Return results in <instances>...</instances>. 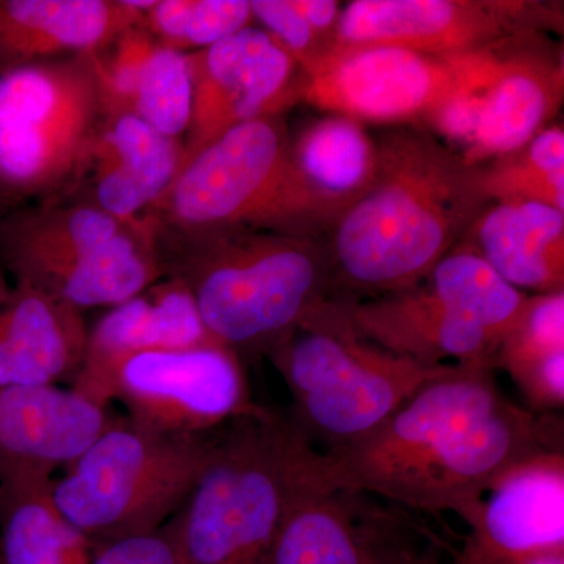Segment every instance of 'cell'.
Listing matches in <instances>:
<instances>
[{
  "instance_id": "1",
  "label": "cell",
  "mask_w": 564,
  "mask_h": 564,
  "mask_svg": "<svg viewBox=\"0 0 564 564\" xmlns=\"http://www.w3.org/2000/svg\"><path fill=\"white\" fill-rule=\"evenodd\" d=\"M494 372L455 364L372 433L322 454L326 484L464 518L508 467L563 448L562 423L508 400Z\"/></svg>"
},
{
  "instance_id": "2",
  "label": "cell",
  "mask_w": 564,
  "mask_h": 564,
  "mask_svg": "<svg viewBox=\"0 0 564 564\" xmlns=\"http://www.w3.org/2000/svg\"><path fill=\"white\" fill-rule=\"evenodd\" d=\"M369 191L326 234L329 296L400 292L425 280L488 206L481 165L432 132L399 128L377 140Z\"/></svg>"
},
{
  "instance_id": "3",
  "label": "cell",
  "mask_w": 564,
  "mask_h": 564,
  "mask_svg": "<svg viewBox=\"0 0 564 564\" xmlns=\"http://www.w3.org/2000/svg\"><path fill=\"white\" fill-rule=\"evenodd\" d=\"M150 226L163 276L185 285L212 336L240 358L269 355L329 296L332 274L322 240L252 229Z\"/></svg>"
},
{
  "instance_id": "4",
  "label": "cell",
  "mask_w": 564,
  "mask_h": 564,
  "mask_svg": "<svg viewBox=\"0 0 564 564\" xmlns=\"http://www.w3.org/2000/svg\"><path fill=\"white\" fill-rule=\"evenodd\" d=\"M143 218L181 231L252 229L318 240L334 225L296 166L281 115L243 122L212 141Z\"/></svg>"
},
{
  "instance_id": "5",
  "label": "cell",
  "mask_w": 564,
  "mask_h": 564,
  "mask_svg": "<svg viewBox=\"0 0 564 564\" xmlns=\"http://www.w3.org/2000/svg\"><path fill=\"white\" fill-rule=\"evenodd\" d=\"M295 403L292 421L332 448L372 433L423 386L455 364L426 366L384 350L352 328L339 299L328 296L269 352Z\"/></svg>"
},
{
  "instance_id": "6",
  "label": "cell",
  "mask_w": 564,
  "mask_h": 564,
  "mask_svg": "<svg viewBox=\"0 0 564 564\" xmlns=\"http://www.w3.org/2000/svg\"><path fill=\"white\" fill-rule=\"evenodd\" d=\"M317 448L293 421L261 410L232 422L177 513L187 564H263Z\"/></svg>"
},
{
  "instance_id": "7",
  "label": "cell",
  "mask_w": 564,
  "mask_h": 564,
  "mask_svg": "<svg viewBox=\"0 0 564 564\" xmlns=\"http://www.w3.org/2000/svg\"><path fill=\"white\" fill-rule=\"evenodd\" d=\"M0 269L79 311L117 306L163 278L150 225L95 204H25L0 217Z\"/></svg>"
},
{
  "instance_id": "8",
  "label": "cell",
  "mask_w": 564,
  "mask_h": 564,
  "mask_svg": "<svg viewBox=\"0 0 564 564\" xmlns=\"http://www.w3.org/2000/svg\"><path fill=\"white\" fill-rule=\"evenodd\" d=\"M217 445L207 434L169 436L111 422L52 481V499L91 547L152 533L184 508Z\"/></svg>"
},
{
  "instance_id": "9",
  "label": "cell",
  "mask_w": 564,
  "mask_h": 564,
  "mask_svg": "<svg viewBox=\"0 0 564 564\" xmlns=\"http://www.w3.org/2000/svg\"><path fill=\"white\" fill-rule=\"evenodd\" d=\"M98 52L0 76V196L9 210L73 195L106 117Z\"/></svg>"
},
{
  "instance_id": "10",
  "label": "cell",
  "mask_w": 564,
  "mask_h": 564,
  "mask_svg": "<svg viewBox=\"0 0 564 564\" xmlns=\"http://www.w3.org/2000/svg\"><path fill=\"white\" fill-rule=\"evenodd\" d=\"M452 98L425 131L470 165H485L524 147L554 124L564 95L562 47L545 32H524L451 55Z\"/></svg>"
},
{
  "instance_id": "11",
  "label": "cell",
  "mask_w": 564,
  "mask_h": 564,
  "mask_svg": "<svg viewBox=\"0 0 564 564\" xmlns=\"http://www.w3.org/2000/svg\"><path fill=\"white\" fill-rule=\"evenodd\" d=\"M562 28V7L536 0H356L344 7L329 51L389 46L448 57Z\"/></svg>"
},
{
  "instance_id": "12",
  "label": "cell",
  "mask_w": 564,
  "mask_h": 564,
  "mask_svg": "<svg viewBox=\"0 0 564 564\" xmlns=\"http://www.w3.org/2000/svg\"><path fill=\"white\" fill-rule=\"evenodd\" d=\"M115 400L133 426L169 436H204L261 410L242 358L223 344L132 356L122 364Z\"/></svg>"
},
{
  "instance_id": "13",
  "label": "cell",
  "mask_w": 564,
  "mask_h": 564,
  "mask_svg": "<svg viewBox=\"0 0 564 564\" xmlns=\"http://www.w3.org/2000/svg\"><path fill=\"white\" fill-rule=\"evenodd\" d=\"M300 101L359 122L425 131L456 88L455 63L402 47L332 50L304 66Z\"/></svg>"
},
{
  "instance_id": "14",
  "label": "cell",
  "mask_w": 564,
  "mask_h": 564,
  "mask_svg": "<svg viewBox=\"0 0 564 564\" xmlns=\"http://www.w3.org/2000/svg\"><path fill=\"white\" fill-rule=\"evenodd\" d=\"M187 58L192 117L180 172L223 133L300 101L299 63L262 29H243Z\"/></svg>"
},
{
  "instance_id": "15",
  "label": "cell",
  "mask_w": 564,
  "mask_h": 564,
  "mask_svg": "<svg viewBox=\"0 0 564 564\" xmlns=\"http://www.w3.org/2000/svg\"><path fill=\"white\" fill-rule=\"evenodd\" d=\"M464 564H516L564 551V454L547 448L500 474L464 516Z\"/></svg>"
},
{
  "instance_id": "16",
  "label": "cell",
  "mask_w": 564,
  "mask_h": 564,
  "mask_svg": "<svg viewBox=\"0 0 564 564\" xmlns=\"http://www.w3.org/2000/svg\"><path fill=\"white\" fill-rule=\"evenodd\" d=\"M207 344L220 343L204 325L191 292L181 281L163 276L128 302L111 307L88 332L73 391L107 408L117 395L122 364L132 356Z\"/></svg>"
},
{
  "instance_id": "17",
  "label": "cell",
  "mask_w": 564,
  "mask_h": 564,
  "mask_svg": "<svg viewBox=\"0 0 564 564\" xmlns=\"http://www.w3.org/2000/svg\"><path fill=\"white\" fill-rule=\"evenodd\" d=\"M339 300L352 328L384 350L426 366L455 359L496 370L499 340L425 281L369 300Z\"/></svg>"
},
{
  "instance_id": "18",
  "label": "cell",
  "mask_w": 564,
  "mask_h": 564,
  "mask_svg": "<svg viewBox=\"0 0 564 564\" xmlns=\"http://www.w3.org/2000/svg\"><path fill=\"white\" fill-rule=\"evenodd\" d=\"M182 155L184 140L162 135L107 98L106 117L68 199L95 204L120 220H140L172 185Z\"/></svg>"
},
{
  "instance_id": "19",
  "label": "cell",
  "mask_w": 564,
  "mask_h": 564,
  "mask_svg": "<svg viewBox=\"0 0 564 564\" xmlns=\"http://www.w3.org/2000/svg\"><path fill=\"white\" fill-rule=\"evenodd\" d=\"M151 0H0V76L109 47Z\"/></svg>"
},
{
  "instance_id": "20",
  "label": "cell",
  "mask_w": 564,
  "mask_h": 564,
  "mask_svg": "<svg viewBox=\"0 0 564 564\" xmlns=\"http://www.w3.org/2000/svg\"><path fill=\"white\" fill-rule=\"evenodd\" d=\"M110 423L106 408L73 389L0 388V480L68 466Z\"/></svg>"
},
{
  "instance_id": "21",
  "label": "cell",
  "mask_w": 564,
  "mask_h": 564,
  "mask_svg": "<svg viewBox=\"0 0 564 564\" xmlns=\"http://www.w3.org/2000/svg\"><path fill=\"white\" fill-rule=\"evenodd\" d=\"M321 452L293 489L263 564H381L392 525L356 513L322 475Z\"/></svg>"
},
{
  "instance_id": "22",
  "label": "cell",
  "mask_w": 564,
  "mask_h": 564,
  "mask_svg": "<svg viewBox=\"0 0 564 564\" xmlns=\"http://www.w3.org/2000/svg\"><path fill=\"white\" fill-rule=\"evenodd\" d=\"M87 340L82 311L17 282L0 306V388L52 386L76 375Z\"/></svg>"
},
{
  "instance_id": "23",
  "label": "cell",
  "mask_w": 564,
  "mask_h": 564,
  "mask_svg": "<svg viewBox=\"0 0 564 564\" xmlns=\"http://www.w3.org/2000/svg\"><path fill=\"white\" fill-rule=\"evenodd\" d=\"M107 98L170 139L188 131L192 76L185 52L163 46L141 25L96 54Z\"/></svg>"
},
{
  "instance_id": "24",
  "label": "cell",
  "mask_w": 564,
  "mask_h": 564,
  "mask_svg": "<svg viewBox=\"0 0 564 564\" xmlns=\"http://www.w3.org/2000/svg\"><path fill=\"white\" fill-rule=\"evenodd\" d=\"M521 292L564 291V210L489 203L462 240Z\"/></svg>"
},
{
  "instance_id": "25",
  "label": "cell",
  "mask_w": 564,
  "mask_h": 564,
  "mask_svg": "<svg viewBox=\"0 0 564 564\" xmlns=\"http://www.w3.org/2000/svg\"><path fill=\"white\" fill-rule=\"evenodd\" d=\"M51 475L0 480V564H90L91 544L52 499Z\"/></svg>"
},
{
  "instance_id": "26",
  "label": "cell",
  "mask_w": 564,
  "mask_h": 564,
  "mask_svg": "<svg viewBox=\"0 0 564 564\" xmlns=\"http://www.w3.org/2000/svg\"><path fill=\"white\" fill-rule=\"evenodd\" d=\"M293 158L334 223L369 191L377 174V140L362 122L329 113L292 137Z\"/></svg>"
},
{
  "instance_id": "27",
  "label": "cell",
  "mask_w": 564,
  "mask_h": 564,
  "mask_svg": "<svg viewBox=\"0 0 564 564\" xmlns=\"http://www.w3.org/2000/svg\"><path fill=\"white\" fill-rule=\"evenodd\" d=\"M423 281L499 343L519 321L530 296L508 284L477 252L463 245L448 252Z\"/></svg>"
},
{
  "instance_id": "28",
  "label": "cell",
  "mask_w": 564,
  "mask_h": 564,
  "mask_svg": "<svg viewBox=\"0 0 564 564\" xmlns=\"http://www.w3.org/2000/svg\"><path fill=\"white\" fill-rule=\"evenodd\" d=\"M491 203H534L564 210V131L551 124L524 147L481 165Z\"/></svg>"
},
{
  "instance_id": "29",
  "label": "cell",
  "mask_w": 564,
  "mask_h": 564,
  "mask_svg": "<svg viewBox=\"0 0 564 564\" xmlns=\"http://www.w3.org/2000/svg\"><path fill=\"white\" fill-rule=\"evenodd\" d=\"M247 0H151L141 28L163 46L202 51L251 28Z\"/></svg>"
},
{
  "instance_id": "30",
  "label": "cell",
  "mask_w": 564,
  "mask_h": 564,
  "mask_svg": "<svg viewBox=\"0 0 564 564\" xmlns=\"http://www.w3.org/2000/svg\"><path fill=\"white\" fill-rule=\"evenodd\" d=\"M564 352V291L529 296L521 317L503 337L494 369L508 375Z\"/></svg>"
},
{
  "instance_id": "31",
  "label": "cell",
  "mask_w": 564,
  "mask_h": 564,
  "mask_svg": "<svg viewBox=\"0 0 564 564\" xmlns=\"http://www.w3.org/2000/svg\"><path fill=\"white\" fill-rule=\"evenodd\" d=\"M90 564H187L177 514L155 532L93 545Z\"/></svg>"
},
{
  "instance_id": "32",
  "label": "cell",
  "mask_w": 564,
  "mask_h": 564,
  "mask_svg": "<svg viewBox=\"0 0 564 564\" xmlns=\"http://www.w3.org/2000/svg\"><path fill=\"white\" fill-rule=\"evenodd\" d=\"M252 20L263 25V31L299 63L300 69L325 54L321 41L311 31L302 14L293 7L292 0H251Z\"/></svg>"
},
{
  "instance_id": "33",
  "label": "cell",
  "mask_w": 564,
  "mask_h": 564,
  "mask_svg": "<svg viewBox=\"0 0 564 564\" xmlns=\"http://www.w3.org/2000/svg\"><path fill=\"white\" fill-rule=\"evenodd\" d=\"M293 7L302 14L311 31L321 41L323 50L329 51L339 24L343 7L332 0H292Z\"/></svg>"
},
{
  "instance_id": "34",
  "label": "cell",
  "mask_w": 564,
  "mask_h": 564,
  "mask_svg": "<svg viewBox=\"0 0 564 564\" xmlns=\"http://www.w3.org/2000/svg\"><path fill=\"white\" fill-rule=\"evenodd\" d=\"M381 564H440V562L432 551H423L392 529L381 554Z\"/></svg>"
},
{
  "instance_id": "35",
  "label": "cell",
  "mask_w": 564,
  "mask_h": 564,
  "mask_svg": "<svg viewBox=\"0 0 564 564\" xmlns=\"http://www.w3.org/2000/svg\"><path fill=\"white\" fill-rule=\"evenodd\" d=\"M516 564H564V551L544 552V554L529 556Z\"/></svg>"
},
{
  "instance_id": "36",
  "label": "cell",
  "mask_w": 564,
  "mask_h": 564,
  "mask_svg": "<svg viewBox=\"0 0 564 564\" xmlns=\"http://www.w3.org/2000/svg\"><path fill=\"white\" fill-rule=\"evenodd\" d=\"M10 291L11 289L7 285L6 276H3V270L0 269V306L9 299Z\"/></svg>"
},
{
  "instance_id": "37",
  "label": "cell",
  "mask_w": 564,
  "mask_h": 564,
  "mask_svg": "<svg viewBox=\"0 0 564 564\" xmlns=\"http://www.w3.org/2000/svg\"><path fill=\"white\" fill-rule=\"evenodd\" d=\"M9 212V207H7L6 202H3L2 196H0V217H2L3 214H7Z\"/></svg>"
}]
</instances>
